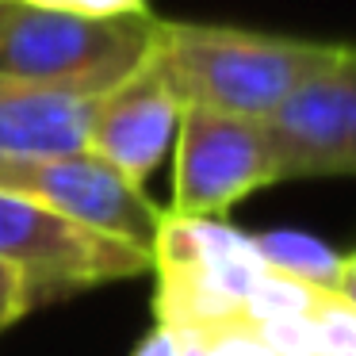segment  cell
<instances>
[{
	"label": "cell",
	"mask_w": 356,
	"mask_h": 356,
	"mask_svg": "<svg viewBox=\"0 0 356 356\" xmlns=\"http://www.w3.org/2000/svg\"><path fill=\"white\" fill-rule=\"evenodd\" d=\"M157 295L154 314L172 330H218L241 322L249 291L264 272L253 234L222 218H192L165 211L154 230Z\"/></svg>",
	"instance_id": "3"
},
{
	"label": "cell",
	"mask_w": 356,
	"mask_h": 356,
	"mask_svg": "<svg viewBox=\"0 0 356 356\" xmlns=\"http://www.w3.org/2000/svg\"><path fill=\"white\" fill-rule=\"evenodd\" d=\"M172 333H177V356H207V330L184 325V330H172Z\"/></svg>",
	"instance_id": "17"
},
{
	"label": "cell",
	"mask_w": 356,
	"mask_h": 356,
	"mask_svg": "<svg viewBox=\"0 0 356 356\" xmlns=\"http://www.w3.org/2000/svg\"><path fill=\"white\" fill-rule=\"evenodd\" d=\"M0 192H16L96 234L149 249L165 211L111 165L85 154L0 157Z\"/></svg>",
	"instance_id": "6"
},
{
	"label": "cell",
	"mask_w": 356,
	"mask_h": 356,
	"mask_svg": "<svg viewBox=\"0 0 356 356\" xmlns=\"http://www.w3.org/2000/svg\"><path fill=\"white\" fill-rule=\"evenodd\" d=\"M100 96L0 77V157L85 154Z\"/></svg>",
	"instance_id": "9"
},
{
	"label": "cell",
	"mask_w": 356,
	"mask_h": 356,
	"mask_svg": "<svg viewBox=\"0 0 356 356\" xmlns=\"http://www.w3.org/2000/svg\"><path fill=\"white\" fill-rule=\"evenodd\" d=\"M39 302H42L39 287H35L16 264L0 261V333L8 330V325H16L24 314H31Z\"/></svg>",
	"instance_id": "12"
},
{
	"label": "cell",
	"mask_w": 356,
	"mask_h": 356,
	"mask_svg": "<svg viewBox=\"0 0 356 356\" xmlns=\"http://www.w3.org/2000/svg\"><path fill=\"white\" fill-rule=\"evenodd\" d=\"M31 8L50 12H73V16H131V12H149L146 0H19Z\"/></svg>",
	"instance_id": "14"
},
{
	"label": "cell",
	"mask_w": 356,
	"mask_h": 356,
	"mask_svg": "<svg viewBox=\"0 0 356 356\" xmlns=\"http://www.w3.org/2000/svg\"><path fill=\"white\" fill-rule=\"evenodd\" d=\"M16 4H19V0H0V24L12 16V8H16Z\"/></svg>",
	"instance_id": "18"
},
{
	"label": "cell",
	"mask_w": 356,
	"mask_h": 356,
	"mask_svg": "<svg viewBox=\"0 0 356 356\" xmlns=\"http://www.w3.org/2000/svg\"><path fill=\"white\" fill-rule=\"evenodd\" d=\"M318 356H356V310L333 291L322 302V353Z\"/></svg>",
	"instance_id": "11"
},
{
	"label": "cell",
	"mask_w": 356,
	"mask_h": 356,
	"mask_svg": "<svg viewBox=\"0 0 356 356\" xmlns=\"http://www.w3.org/2000/svg\"><path fill=\"white\" fill-rule=\"evenodd\" d=\"M264 123L276 177H356V47L310 73Z\"/></svg>",
	"instance_id": "7"
},
{
	"label": "cell",
	"mask_w": 356,
	"mask_h": 356,
	"mask_svg": "<svg viewBox=\"0 0 356 356\" xmlns=\"http://www.w3.org/2000/svg\"><path fill=\"white\" fill-rule=\"evenodd\" d=\"M157 27L154 12L73 16L16 4L0 24V77L104 96L154 54Z\"/></svg>",
	"instance_id": "2"
},
{
	"label": "cell",
	"mask_w": 356,
	"mask_h": 356,
	"mask_svg": "<svg viewBox=\"0 0 356 356\" xmlns=\"http://www.w3.org/2000/svg\"><path fill=\"white\" fill-rule=\"evenodd\" d=\"M333 295H341V299L356 310V249L341 257V272H337V280H333Z\"/></svg>",
	"instance_id": "16"
},
{
	"label": "cell",
	"mask_w": 356,
	"mask_h": 356,
	"mask_svg": "<svg viewBox=\"0 0 356 356\" xmlns=\"http://www.w3.org/2000/svg\"><path fill=\"white\" fill-rule=\"evenodd\" d=\"M207 356H276L245 322L207 330Z\"/></svg>",
	"instance_id": "13"
},
{
	"label": "cell",
	"mask_w": 356,
	"mask_h": 356,
	"mask_svg": "<svg viewBox=\"0 0 356 356\" xmlns=\"http://www.w3.org/2000/svg\"><path fill=\"white\" fill-rule=\"evenodd\" d=\"M180 115L184 100L154 47V54L131 77L96 100L88 123V154L142 188L177 142Z\"/></svg>",
	"instance_id": "8"
},
{
	"label": "cell",
	"mask_w": 356,
	"mask_h": 356,
	"mask_svg": "<svg viewBox=\"0 0 356 356\" xmlns=\"http://www.w3.org/2000/svg\"><path fill=\"white\" fill-rule=\"evenodd\" d=\"M253 245L261 253L264 268L307 280V284L325 287V291H333V280L341 272V257H345L333 245H325L322 238L302 234V230H261L253 234Z\"/></svg>",
	"instance_id": "10"
},
{
	"label": "cell",
	"mask_w": 356,
	"mask_h": 356,
	"mask_svg": "<svg viewBox=\"0 0 356 356\" xmlns=\"http://www.w3.org/2000/svg\"><path fill=\"white\" fill-rule=\"evenodd\" d=\"M0 261L16 264L42 302L154 268L149 249L96 234L16 192H0Z\"/></svg>",
	"instance_id": "4"
},
{
	"label": "cell",
	"mask_w": 356,
	"mask_h": 356,
	"mask_svg": "<svg viewBox=\"0 0 356 356\" xmlns=\"http://www.w3.org/2000/svg\"><path fill=\"white\" fill-rule=\"evenodd\" d=\"M172 146H177L172 215L218 218L245 195L280 184L261 119L184 104Z\"/></svg>",
	"instance_id": "5"
},
{
	"label": "cell",
	"mask_w": 356,
	"mask_h": 356,
	"mask_svg": "<svg viewBox=\"0 0 356 356\" xmlns=\"http://www.w3.org/2000/svg\"><path fill=\"white\" fill-rule=\"evenodd\" d=\"M131 356H177V333H172L169 325L157 322L154 330H149L138 345H134Z\"/></svg>",
	"instance_id": "15"
},
{
	"label": "cell",
	"mask_w": 356,
	"mask_h": 356,
	"mask_svg": "<svg viewBox=\"0 0 356 356\" xmlns=\"http://www.w3.org/2000/svg\"><path fill=\"white\" fill-rule=\"evenodd\" d=\"M341 42L287 39L218 24L157 27V58L180 100L241 119H268L310 73H318Z\"/></svg>",
	"instance_id": "1"
}]
</instances>
